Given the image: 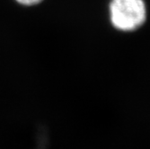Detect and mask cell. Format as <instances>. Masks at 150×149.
Instances as JSON below:
<instances>
[{
  "mask_svg": "<svg viewBox=\"0 0 150 149\" xmlns=\"http://www.w3.org/2000/svg\"><path fill=\"white\" fill-rule=\"evenodd\" d=\"M109 11L112 25L120 32H134L146 20L144 0H112Z\"/></svg>",
  "mask_w": 150,
  "mask_h": 149,
  "instance_id": "cell-1",
  "label": "cell"
},
{
  "mask_svg": "<svg viewBox=\"0 0 150 149\" xmlns=\"http://www.w3.org/2000/svg\"><path fill=\"white\" fill-rule=\"evenodd\" d=\"M16 2H18L19 4L23 5V6H34V5H37L39 3H40L43 0H16Z\"/></svg>",
  "mask_w": 150,
  "mask_h": 149,
  "instance_id": "cell-2",
  "label": "cell"
}]
</instances>
